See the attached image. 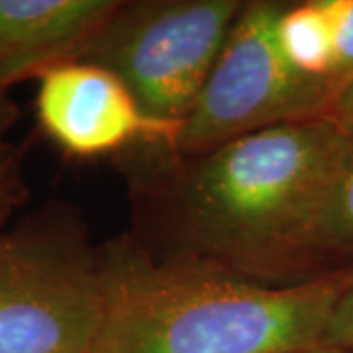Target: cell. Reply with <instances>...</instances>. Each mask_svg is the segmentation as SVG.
<instances>
[{
  "instance_id": "7",
  "label": "cell",
  "mask_w": 353,
  "mask_h": 353,
  "mask_svg": "<svg viewBox=\"0 0 353 353\" xmlns=\"http://www.w3.org/2000/svg\"><path fill=\"white\" fill-rule=\"evenodd\" d=\"M120 0H0V92L79 61Z\"/></svg>"
},
{
  "instance_id": "5",
  "label": "cell",
  "mask_w": 353,
  "mask_h": 353,
  "mask_svg": "<svg viewBox=\"0 0 353 353\" xmlns=\"http://www.w3.org/2000/svg\"><path fill=\"white\" fill-rule=\"evenodd\" d=\"M283 6L243 2L199 101L181 122L171 155L196 157L265 128L326 114L336 87L301 75L285 59L277 41Z\"/></svg>"
},
{
  "instance_id": "8",
  "label": "cell",
  "mask_w": 353,
  "mask_h": 353,
  "mask_svg": "<svg viewBox=\"0 0 353 353\" xmlns=\"http://www.w3.org/2000/svg\"><path fill=\"white\" fill-rule=\"evenodd\" d=\"M277 41L285 59L301 75L336 87L332 28L322 0L285 4L277 18Z\"/></svg>"
},
{
  "instance_id": "4",
  "label": "cell",
  "mask_w": 353,
  "mask_h": 353,
  "mask_svg": "<svg viewBox=\"0 0 353 353\" xmlns=\"http://www.w3.org/2000/svg\"><path fill=\"white\" fill-rule=\"evenodd\" d=\"M106 261L57 228H0V353H92Z\"/></svg>"
},
{
  "instance_id": "10",
  "label": "cell",
  "mask_w": 353,
  "mask_h": 353,
  "mask_svg": "<svg viewBox=\"0 0 353 353\" xmlns=\"http://www.w3.org/2000/svg\"><path fill=\"white\" fill-rule=\"evenodd\" d=\"M328 14L334 41V83L336 90L353 77V0H322Z\"/></svg>"
},
{
  "instance_id": "6",
  "label": "cell",
  "mask_w": 353,
  "mask_h": 353,
  "mask_svg": "<svg viewBox=\"0 0 353 353\" xmlns=\"http://www.w3.org/2000/svg\"><path fill=\"white\" fill-rule=\"evenodd\" d=\"M36 110L43 134L75 157H101L136 143L171 152L181 130V122L150 116L118 77L87 61L41 73Z\"/></svg>"
},
{
  "instance_id": "13",
  "label": "cell",
  "mask_w": 353,
  "mask_h": 353,
  "mask_svg": "<svg viewBox=\"0 0 353 353\" xmlns=\"http://www.w3.org/2000/svg\"><path fill=\"white\" fill-rule=\"evenodd\" d=\"M324 116L340 128L345 136L353 139V77L341 83L334 92Z\"/></svg>"
},
{
  "instance_id": "9",
  "label": "cell",
  "mask_w": 353,
  "mask_h": 353,
  "mask_svg": "<svg viewBox=\"0 0 353 353\" xmlns=\"http://www.w3.org/2000/svg\"><path fill=\"white\" fill-rule=\"evenodd\" d=\"M353 250V150L330 190L320 224V253Z\"/></svg>"
},
{
  "instance_id": "3",
  "label": "cell",
  "mask_w": 353,
  "mask_h": 353,
  "mask_svg": "<svg viewBox=\"0 0 353 353\" xmlns=\"http://www.w3.org/2000/svg\"><path fill=\"white\" fill-rule=\"evenodd\" d=\"M241 8V0H120L79 61L114 73L153 118L183 122Z\"/></svg>"
},
{
  "instance_id": "11",
  "label": "cell",
  "mask_w": 353,
  "mask_h": 353,
  "mask_svg": "<svg viewBox=\"0 0 353 353\" xmlns=\"http://www.w3.org/2000/svg\"><path fill=\"white\" fill-rule=\"evenodd\" d=\"M320 347L353 352V277L343 279V285L332 308Z\"/></svg>"
},
{
  "instance_id": "2",
  "label": "cell",
  "mask_w": 353,
  "mask_h": 353,
  "mask_svg": "<svg viewBox=\"0 0 353 353\" xmlns=\"http://www.w3.org/2000/svg\"><path fill=\"white\" fill-rule=\"evenodd\" d=\"M106 314L92 353H306L318 350L343 279L269 285L220 265L104 253Z\"/></svg>"
},
{
  "instance_id": "12",
  "label": "cell",
  "mask_w": 353,
  "mask_h": 353,
  "mask_svg": "<svg viewBox=\"0 0 353 353\" xmlns=\"http://www.w3.org/2000/svg\"><path fill=\"white\" fill-rule=\"evenodd\" d=\"M26 194L18 163L8 152L0 153V228Z\"/></svg>"
},
{
  "instance_id": "14",
  "label": "cell",
  "mask_w": 353,
  "mask_h": 353,
  "mask_svg": "<svg viewBox=\"0 0 353 353\" xmlns=\"http://www.w3.org/2000/svg\"><path fill=\"white\" fill-rule=\"evenodd\" d=\"M306 353H353V352H340V350H324V347H318V350H312V352Z\"/></svg>"
},
{
  "instance_id": "15",
  "label": "cell",
  "mask_w": 353,
  "mask_h": 353,
  "mask_svg": "<svg viewBox=\"0 0 353 353\" xmlns=\"http://www.w3.org/2000/svg\"><path fill=\"white\" fill-rule=\"evenodd\" d=\"M2 118H4V114L0 112V130H2ZM0 153H4V150H0Z\"/></svg>"
},
{
  "instance_id": "1",
  "label": "cell",
  "mask_w": 353,
  "mask_h": 353,
  "mask_svg": "<svg viewBox=\"0 0 353 353\" xmlns=\"http://www.w3.org/2000/svg\"><path fill=\"white\" fill-rule=\"evenodd\" d=\"M353 150L326 116L265 128L196 157H175L161 201L175 257L269 285L320 253V224Z\"/></svg>"
}]
</instances>
